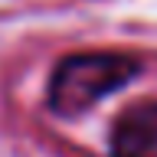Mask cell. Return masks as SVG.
<instances>
[{"label":"cell","mask_w":157,"mask_h":157,"mask_svg":"<svg viewBox=\"0 0 157 157\" xmlns=\"http://www.w3.org/2000/svg\"><path fill=\"white\" fill-rule=\"evenodd\" d=\"M137 75V62L124 52H72L52 69L49 108L56 115H82Z\"/></svg>","instance_id":"cell-1"},{"label":"cell","mask_w":157,"mask_h":157,"mask_svg":"<svg viewBox=\"0 0 157 157\" xmlns=\"http://www.w3.org/2000/svg\"><path fill=\"white\" fill-rule=\"evenodd\" d=\"M111 157H157V98L134 101L115 118Z\"/></svg>","instance_id":"cell-2"}]
</instances>
